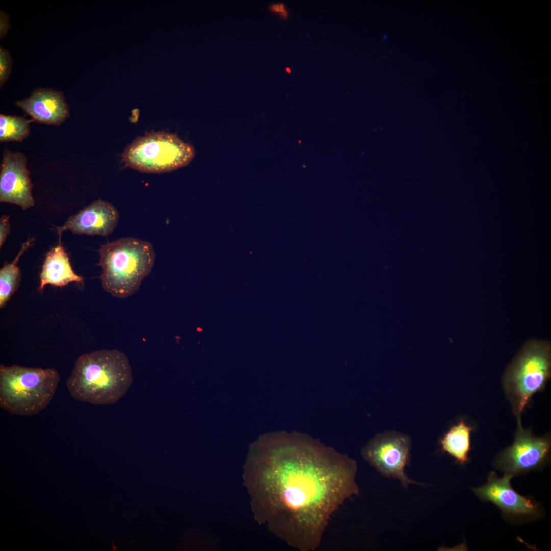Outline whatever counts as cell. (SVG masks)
<instances>
[{
    "instance_id": "obj_1",
    "label": "cell",
    "mask_w": 551,
    "mask_h": 551,
    "mask_svg": "<svg viewBox=\"0 0 551 551\" xmlns=\"http://www.w3.org/2000/svg\"><path fill=\"white\" fill-rule=\"evenodd\" d=\"M356 462L299 432L265 435L253 444L244 484L256 520L300 551L320 545L331 516L359 492Z\"/></svg>"
},
{
    "instance_id": "obj_2",
    "label": "cell",
    "mask_w": 551,
    "mask_h": 551,
    "mask_svg": "<svg viewBox=\"0 0 551 551\" xmlns=\"http://www.w3.org/2000/svg\"><path fill=\"white\" fill-rule=\"evenodd\" d=\"M126 355L117 349H102L80 356L66 381L73 398L93 405H111L127 392L132 383Z\"/></svg>"
},
{
    "instance_id": "obj_3",
    "label": "cell",
    "mask_w": 551,
    "mask_h": 551,
    "mask_svg": "<svg viewBox=\"0 0 551 551\" xmlns=\"http://www.w3.org/2000/svg\"><path fill=\"white\" fill-rule=\"evenodd\" d=\"M97 264L104 289L114 297L124 298L138 290L143 280L151 272L155 253L146 241L133 237L121 238L101 245Z\"/></svg>"
},
{
    "instance_id": "obj_4",
    "label": "cell",
    "mask_w": 551,
    "mask_h": 551,
    "mask_svg": "<svg viewBox=\"0 0 551 551\" xmlns=\"http://www.w3.org/2000/svg\"><path fill=\"white\" fill-rule=\"evenodd\" d=\"M59 381V374L53 368L1 364L0 406L14 415L36 414L47 407Z\"/></svg>"
},
{
    "instance_id": "obj_5",
    "label": "cell",
    "mask_w": 551,
    "mask_h": 551,
    "mask_svg": "<svg viewBox=\"0 0 551 551\" xmlns=\"http://www.w3.org/2000/svg\"><path fill=\"white\" fill-rule=\"evenodd\" d=\"M550 367V344L541 340L526 343L509 366L503 385L517 421L532 396L544 388Z\"/></svg>"
},
{
    "instance_id": "obj_6",
    "label": "cell",
    "mask_w": 551,
    "mask_h": 551,
    "mask_svg": "<svg viewBox=\"0 0 551 551\" xmlns=\"http://www.w3.org/2000/svg\"><path fill=\"white\" fill-rule=\"evenodd\" d=\"M194 154L193 147L176 135L154 132L136 138L126 149L122 158L126 164L133 169L159 173L187 165Z\"/></svg>"
},
{
    "instance_id": "obj_7",
    "label": "cell",
    "mask_w": 551,
    "mask_h": 551,
    "mask_svg": "<svg viewBox=\"0 0 551 551\" xmlns=\"http://www.w3.org/2000/svg\"><path fill=\"white\" fill-rule=\"evenodd\" d=\"M411 443L407 435L387 432L370 440L362 448L361 454L381 474L399 480L403 486L422 485L410 479L405 473V467L410 463Z\"/></svg>"
},
{
    "instance_id": "obj_8",
    "label": "cell",
    "mask_w": 551,
    "mask_h": 551,
    "mask_svg": "<svg viewBox=\"0 0 551 551\" xmlns=\"http://www.w3.org/2000/svg\"><path fill=\"white\" fill-rule=\"evenodd\" d=\"M517 430L513 444L497 457L495 467L512 475L537 469L546 462L550 452V440L547 436H535L524 429L517 421Z\"/></svg>"
},
{
    "instance_id": "obj_9",
    "label": "cell",
    "mask_w": 551,
    "mask_h": 551,
    "mask_svg": "<svg viewBox=\"0 0 551 551\" xmlns=\"http://www.w3.org/2000/svg\"><path fill=\"white\" fill-rule=\"evenodd\" d=\"M24 154L5 149L0 171V202L19 206L23 210L35 204L33 187Z\"/></svg>"
},
{
    "instance_id": "obj_10",
    "label": "cell",
    "mask_w": 551,
    "mask_h": 551,
    "mask_svg": "<svg viewBox=\"0 0 551 551\" xmlns=\"http://www.w3.org/2000/svg\"><path fill=\"white\" fill-rule=\"evenodd\" d=\"M512 477L505 473L502 478H499L491 471L485 485L472 490L482 500L494 504L506 515L518 517L537 516L540 512L538 505L513 489L510 483Z\"/></svg>"
},
{
    "instance_id": "obj_11",
    "label": "cell",
    "mask_w": 551,
    "mask_h": 551,
    "mask_svg": "<svg viewBox=\"0 0 551 551\" xmlns=\"http://www.w3.org/2000/svg\"><path fill=\"white\" fill-rule=\"evenodd\" d=\"M118 219L116 208L98 199L70 216L63 225L55 226V230L60 237L67 230L75 234L107 236L113 232Z\"/></svg>"
},
{
    "instance_id": "obj_12",
    "label": "cell",
    "mask_w": 551,
    "mask_h": 551,
    "mask_svg": "<svg viewBox=\"0 0 551 551\" xmlns=\"http://www.w3.org/2000/svg\"><path fill=\"white\" fill-rule=\"evenodd\" d=\"M15 104L31 116L33 121L40 123L60 126L69 116L63 92L52 89L37 88L29 97Z\"/></svg>"
},
{
    "instance_id": "obj_13",
    "label": "cell",
    "mask_w": 551,
    "mask_h": 551,
    "mask_svg": "<svg viewBox=\"0 0 551 551\" xmlns=\"http://www.w3.org/2000/svg\"><path fill=\"white\" fill-rule=\"evenodd\" d=\"M39 278V290L41 291L46 285L63 287L71 282H83V277L73 271L68 256L60 241L47 253Z\"/></svg>"
},
{
    "instance_id": "obj_14",
    "label": "cell",
    "mask_w": 551,
    "mask_h": 551,
    "mask_svg": "<svg viewBox=\"0 0 551 551\" xmlns=\"http://www.w3.org/2000/svg\"><path fill=\"white\" fill-rule=\"evenodd\" d=\"M472 430V427L461 421L452 426L440 441L442 450L452 456L461 465L465 464L468 460Z\"/></svg>"
},
{
    "instance_id": "obj_15",
    "label": "cell",
    "mask_w": 551,
    "mask_h": 551,
    "mask_svg": "<svg viewBox=\"0 0 551 551\" xmlns=\"http://www.w3.org/2000/svg\"><path fill=\"white\" fill-rule=\"evenodd\" d=\"M33 238L23 242L15 259L6 262L0 269V308H4L19 287L21 273L18 262L22 254L33 244Z\"/></svg>"
},
{
    "instance_id": "obj_16",
    "label": "cell",
    "mask_w": 551,
    "mask_h": 551,
    "mask_svg": "<svg viewBox=\"0 0 551 551\" xmlns=\"http://www.w3.org/2000/svg\"><path fill=\"white\" fill-rule=\"evenodd\" d=\"M32 121L21 116L1 114L0 141H22L30 133Z\"/></svg>"
},
{
    "instance_id": "obj_17",
    "label": "cell",
    "mask_w": 551,
    "mask_h": 551,
    "mask_svg": "<svg viewBox=\"0 0 551 551\" xmlns=\"http://www.w3.org/2000/svg\"><path fill=\"white\" fill-rule=\"evenodd\" d=\"M13 61L10 52L0 46V87L7 81L11 72Z\"/></svg>"
},
{
    "instance_id": "obj_18",
    "label": "cell",
    "mask_w": 551,
    "mask_h": 551,
    "mask_svg": "<svg viewBox=\"0 0 551 551\" xmlns=\"http://www.w3.org/2000/svg\"><path fill=\"white\" fill-rule=\"evenodd\" d=\"M10 216L3 215L0 218V248L3 246L10 233Z\"/></svg>"
},
{
    "instance_id": "obj_19",
    "label": "cell",
    "mask_w": 551,
    "mask_h": 551,
    "mask_svg": "<svg viewBox=\"0 0 551 551\" xmlns=\"http://www.w3.org/2000/svg\"><path fill=\"white\" fill-rule=\"evenodd\" d=\"M268 10L272 13L278 14L282 19H286L289 17V12L283 3L273 4L268 7Z\"/></svg>"
},
{
    "instance_id": "obj_20",
    "label": "cell",
    "mask_w": 551,
    "mask_h": 551,
    "mask_svg": "<svg viewBox=\"0 0 551 551\" xmlns=\"http://www.w3.org/2000/svg\"><path fill=\"white\" fill-rule=\"evenodd\" d=\"M9 16L4 12L0 11V38H2L5 36L8 32V30L10 29V26L8 22Z\"/></svg>"
}]
</instances>
